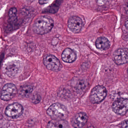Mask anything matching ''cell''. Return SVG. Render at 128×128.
I'll return each instance as SVG.
<instances>
[{
    "label": "cell",
    "mask_w": 128,
    "mask_h": 128,
    "mask_svg": "<svg viewBox=\"0 0 128 128\" xmlns=\"http://www.w3.org/2000/svg\"><path fill=\"white\" fill-rule=\"evenodd\" d=\"M54 21L47 16H42L35 20L32 26V30L35 33L43 35L49 32L54 27Z\"/></svg>",
    "instance_id": "cell-1"
},
{
    "label": "cell",
    "mask_w": 128,
    "mask_h": 128,
    "mask_svg": "<svg viewBox=\"0 0 128 128\" xmlns=\"http://www.w3.org/2000/svg\"><path fill=\"white\" fill-rule=\"evenodd\" d=\"M47 113L54 120H65L68 114L66 108L64 105L59 103L52 105L48 108Z\"/></svg>",
    "instance_id": "cell-2"
},
{
    "label": "cell",
    "mask_w": 128,
    "mask_h": 128,
    "mask_svg": "<svg viewBox=\"0 0 128 128\" xmlns=\"http://www.w3.org/2000/svg\"><path fill=\"white\" fill-rule=\"evenodd\" d=\"M23 64L18 60H14L8 61L3 66L4 72L10 78L18 77L22 72Z\"/></svg>",
    "instance_id": "cell-3"
},
{
    "label": "cell",
    "mask_w": 128,
    "mask_h": 128,
    "mask_svg": "<svg viewBox=\"0 0 128 128\" xmlns=\"http://www.w3.org/2000/svg\"><path fill=\"white\" fill-rule=\"evenodd\" d=\"M107 91L105 88L102 86L95 87L91 91L90 96V100L94 104L99 103L106 97Z\"/></svg>",
    "instance_id": "cell-4"
},
{
    "label": "cell",
    "mask_w": 128,
    "mask_h": 128,
    "mask_svg": "<svg viewBox=\"0 0 128 128\" xmlns=\"http://www.w3.org/2000/svg\"><path fill=\"white\" fill-rule=\"evenodd\" d=\"M43 62L44 65L48 69L54 72H58L62 68L60 60L52 54L46 55L43 58Z\"/></svg>",
    "instance_id": "cell-5"
},
{
    "label": "cell",
    "mask_w": 128,
    "mask_h": 128,
    "mask_svg": "<svg viewBox=\"0 0 128 128\" xmlns=\"http://www.w3.org/2000/svg\"><path fill=\"white\" fill-rule=\"evenodd\" d=\"M128 99L120 98L114 102L112 105V110L117 114L124 115L128 110Z\"/></svg>",
    "instance_id": "cell-6"
},
{
    "label": "cell",
    "mask_w": 128,
    "mask_h": 128,
    "mask_svg": "<svg viewBox=\"0 0 128 128\" xmlns=\"http://www.w3.org/2000/svg\"><path fill=\"white\" fill-rule=\"evenodd\" d=\"M24 112L22 106L18 102H14L9 105L6 109L5 114L12 118H17L20 116Z\"/></svg>",
    "instance_id": "cell-7"
},
{
    "label": "cell",
    "mask_w": 128,
    "mask_h": 128,
    "mask_svg": "<svg viewBox=\"0 0 128 128\" xmlns=\"http://www.w3.org/2000/svg\"><path fill=\"white\" fill-rule=\"evenodd\" d=\"M18 92L17 88L12 84H7L4 86L1 92V99L4 101H8L12 99Z\"/></svg>",
    "instance_id": "cell-8"
},
{
    "label": "cell",
    "mask_w": 128,
    "mask_h": 128,
    "mask_svg": "<svg viewBox=\"0 0 128 128\" xmlns=\"http://www.w3.org/2000/svg\"><path fill=\"white\" fill-rule=\"evenodd\" d=\"M128 59V50L126 48H119L115 51L113 54V60L117 65L126 63Z\"/></svg>",
    "instance_id": "cell-9"
},
{
    "label": "cell",
    "mask_w": 128,
    "mask_h": 128,
    "mask_svg": "<svg viewBox=\"0 0 128 128\" xmlns=\"http://www.w3.org/2000/svg\"><path fill=\"white\" fill-rule=\"evenodd\" d=\"M83 20L78 16H72L68 21V27L71 31L74 33L80 32L83 27Z\"/></svg>",
    "instance_id": "cell-10"
},
{
    "label": "cell",
    "mask_w": 128,
    "mask_h": 128,
    "mask_svg": "<svg viewBox=\"0 0 128 128\" xmlns=\"http://www.w3.org/2000/svg\"><path fill=\"white\" fill-rule=\"evenodd\" d=\"M88 116L84 112H81L76 114L72 119V126L74 128H82L86 123Z\"/></svg>",
    "instance_id": "cell-11"
},
{
    "label": "cell",
    "mask_w": 128,
    "mask_h": 128,
    "mask_svg": "<svg viewBox=\"0 0 128 128\" xmlns=\"http://www.w3.org/2000/svg\"><path fill=\"white\" fill-rule=\"evenodd\" d=\"M76 58L75 52L70 48H66L62 54V60L66 62H73L76 60Z\"/></svg>",
    "instance_id": "cell-12"
},
{
    "label": "cell",
    "mask_w": 128,
    "mask_h": 128,
    "mask_svg": "<svg viewBox=\"0 0 128 128\" xmlns=\"http://www.w3.org/2000/svg\"><path fill=\"white\" fill-rule=\"evenodd\" d=\"M96 48L99 50H107L110 46V42L108 39L105 37H100L97 39L96 42Z\"/></svg>",
    "instance_id": "cell-13"
},
{
    "label": "cell",
    "mask_w": 128,
    "mask_h": 128,
    "mask_svg": "<svg viewBox=\"0 0 128 128\" xmlns=\"http://www.w3.org/2000/svg\"><path fill=\"white\" fill-rule=\"evenodd\" d=\"M47 127L48 128H67L69 127V125L65 120H53L48 123Z\"/></svg>",
    "instance_id": "cell-14"
},
{
    "label": "cell",
    "mask_w": 128,
    "mask_h": 128,
    "mask_svg": "<svg viewBox=\"0 0 128 128\" xmlns=\"http://www.w3.org/2000/svg\"><path fill=\"white\" fill-rule=\"evenodd\" d=\"M33 90V88L30 85H26L21 87L19 90V94L23 97H28Z\"/></svg>",
    "instance_id": "cell-15"
},
{
    "label": "cell",
    "mask_w": 128,
    "mask_h": 128,
    "mask_svg": "<svg viewBox=\"0 0 128 128\" xmlns=\"http://www.w3.org/2000/svg\"><path fill=\"white\" fill-rule=\"evenodd\" d=\"M18 10L17 8L13 7L8 12V16L10 18V20L12 23L17 21V14Z\"/></svg>",
    "instance_id": "cell-16"
},
{
    "label": "cell",
    "mask_w": 128,
    "mask_h": 128,
    "mask_svg": "<svg viewBox=\"0 0 128 128\" xmlns=\"http://www.w3.org/2000/svg\"><path fill=\"white\" fill-rule=\"evenodd\" d=\"M40 96L38 95H36L33 96L32 98V101L34 103H37L40 102Z\"/></svg>",
    "instance_id": "cell-17"
},
{
    "label": "cell",
    "mask_w": 128,
    "mask_h": 128,
    "mask_svg": "<svg viewBox=\"0 0 128 128\" xmlns=\"http://www.w3.org/2000/svg\"><path fill=\"white\" fill-rule=\"evenodd\" d=\"M127 120L122 122L120 124V127H124V128H128V126H127Z\"/></svg>",
    "instance_id": "cell-18"
},
{
    "label": "cell",
    "mask_w": 128,
    "mask_h": 128,
    "mask_svg": "<svg viewBox=\"0 0 128 128\" xmlns=\"http://www.w3.org/2000/svg\"><path fill=\"white\" fill-rule=\"evenodd\" d=\"M49 1V0H39V3L40 4L42 5L47 4Z\"/></svg>",
    "instance_id": "cell-19"
}]
</instances>
